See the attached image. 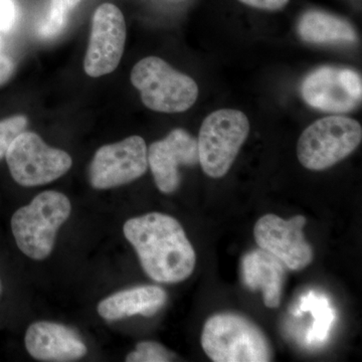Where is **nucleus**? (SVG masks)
Instances as JSON below:
<instances>
[{
	"mask_svg": "<svg viewBox=\"0 0 362 362\" xmlns=\"http://www.w3.org/2000/svg\"><path fill=\"white\" fill-rule=\"evenodd\" d=\"M301 310L310 311L314 318L313 325L307 334V340L310 344H322L327 339L328 333L335 318L334 311L329 306L327 299L310 293L304 298Z\"/></svg>",
	"mask_w": 362,
	"mask_h": 362,
	"instance_id": "f3484780",
	"label": "nucleus"
},
{
	"mask_svg": "<svg viewBox=\"0 0 362 362\" xmlns=\"http://www.w3.org/2000/svg\"><path fill=\"white\" fill-rule=\"evenodd\" d=\"M131 82L140 90L147 108L162 113H181L197 101L199 87L194 78L180 73L157 57L136 64Z\"/></svg>",
	"mask_w": 362,
	"mask_h": 362,
	"instance_id": "20e7f679",
	"label": "nucleus"
},
{
	"mask_svg": "<svg viewBox=\"0 0 362 362\" xmlns=\"http://www.w3.org/2000/svg\"><path fill=\"white\" fill-rule=\"evenodd\" d=\"M306 221L303 216L284 220L276 214H266L255 226V240L259 249L280 259L286 268L303 270L313 259V250L303 233Z\"/></svg>",
	"mask_w": 362,
	"mask_h": 362,
	"instance_id": "1a4fd4ad",
	"label": "nucleus"
},
{
	"mask_svg": "<svg viewBox=\"0 0 362 362\" xmlns=\"http://www.w3.org/2000/svg\"><path fill=\"white\" fill-rule=\"evenodd\" d=\"M202 346L214 362H268L273 358L265 333L237 313L209 317L202 329Z\"/></svg>",
	"mask_w": 362,
	"mask_h": 362,
	"instance_id": "f03ea898",
	"label": "nucleus"
},
{
	"mask_svg": "<svg viewBox=\"0 0 362 362\" xmlns=\"http://www.w3.org/2000/svg\"><path fill=\"white\" fill-rule=\"evenodd\" d=\"M26 124L25 116H14L0 121V159L6 157L11 143L25 131Z\"/></svg>",
	"mask_w": 362,
	"mask_h": 362,
	"instance_id": "aec40b11",
	"label": "nucleus"
},
{
	"mask_svg": "<svg viewBox=\"0 0 362 362\" xmlns=\"http://www.w3.org/2000/svg\"><path fill=\"white\" fill-rule=\"evenodd\" d=\"M125 40V20L120 9L112 4L98 7L85 57L86 73L97 78L115 70L122 58Z\"/></svg>",
	"mask_w": 362,
	"mask_h": 362,
	"instance_id": "9b49d317",
	"label": "nucleus"
},
{
	"mask_svg": "<svg viewBox=\"0 0 362 362\" xmlns=\"http://www.w3.org/2000/svg\"><path fill=\"white\" fill-rule=\"evenodd\" d=\"M361 139L362 128L357 121L344 116L325 117L300 136L298 159L305 168L324 170L350 156Z\"/></svg>",
	"mask_w": 362,
	"mask_h": 362,
	"instance_id": "39448f33",
	"label": "nucleus"
},
{
	"mask_svg": "<svg viewBox=\"0 0 362 362\" xmlns=\"http://www.w3.org/2000/svg\"><path fill=\"white\" fill-rule=\"evenodd\" d=\"M250 132L243 112L221 109L204 119L197 141L199 164L209 177L221 178L232 168Z\"/></svg>",
	"mask_w": 362,
	"mask_h": 362,
	"instance_id": "423d86ee",
	"label": "nucleus"
},
{
	"mask_svg": "<svg viewBox=\"0 0 362 362\" xmlns=\"http://www.w3.org/2000/svg\"><path fill=\"white\" fill-rule=\"evenodd\" d=\"M71 211L70 199L59 192H44L11 218V230L25 256L42 261L51 255L59 228Z\"/></svg>",
	"mask_w": 362,
	"mask_h": 362,
	"instance_id": "7ed1b4c3",
	"label": "nucleus"
},
{
	"mask_svg": "<svg viewBox=\"0 0 362 362\" xmlns=\"http://www.w3.org/2000/svg\"><path fill=\"white\" fill-rule=\"evenodd\" d=\"M285 268L284 264L270 252L254 250L243 259V280L252 291L261 290L268 308H278L284 288Z\"/></svg>",
	"mask_w": 362,
	"mask_h": 362,
	"instance_id": "4468645a",
	"label": "nucleus"
},
{
	"mask_svg": "<svg viewBox=\"0 0 362 362\" xmlns=\"http://www.w3.org/2000/svg\"><path fill=\"white\" fill-rule=\"evenodd\" d=\"M68 11L65 0H51L47 18L39 26L40 37L42 39L57 37L66 26Z\"/></svg>",
	"mask_w": 362,
	"mask_h": 362,
	"instance_id": "a211bd4d",
	"label": "nucleus"
},
{
	"mask_svg": "<svg viewBox=\"0 0 362 362\" xmlns=\"http://www.w3.org/2000/svg\"><path fill=\"white\" fill-rule=\"evenodd\" d=\"M14 69L16 66L13 59L4 51V45L0 40V85L4 84L11 78Z\"/></svg>",
	"mask_w": 362,
	"mask_h": 362,
	"instance_id": "4be33fe9",
	"label": "nucleus"
},
{
	"mask_svg": "<svg viewBox=\"0 0 362 362\" xmlns=\"http://www.w3.org/2000/svg\"><path fill=\"white\" fill-rule=\"evenodd\" d=\"M6 158L13 180L25 187H39L58 180L73 164L66 152L52 148L39 135L28 131L13 140Z\"/></svg>",
	"mask_w": 362,
	"mask_h": 362,
	"instance_id": "0eeeda50",
	"label": "nucleus"
},
{
	"mask_svg": "<svg viewBox=\"0 0 362 362\" xmlns=\"http://www.w3.org/2000/svg\"><path fill=\"white\" fill-rule=\"evenodd\" d=\"M302 96L309 106L330 113H346L361 104V77L350 69L322 66L305 78Z\"/></svg>",
	"mask_w": 362,
	"mask_h": 362,
	"instance_id": "9d476101",
	"label": "nucleus"
},
{
	"mask_svg": "<svg viewBox=\"0 0 362 362\" xmlns=\"http://www.w3.org/2000/svg\"><path fill=\"white\" fill-rule=\"evenodd\" d=\"M81 1H82V0H65V4L69 11H70V9L77 6Z\"/></svg>",
	"mask_w": 362,
	"mask_h": 362,
	"instance_id": "b1692460",
	"label": "nucleus"
},
{
	"mask_svg": "<svg viewBox=\"0 0 362 362\" xmlns=\"http://www.w3.org/2000/svg\"><path fill=\"white\" fill-rule=\"evenodd\" d=\"M168 301V294L158 286H139L117 292L98 305V313L107 321L135 315L152 317Z\"/></svg>",
	"mask_w": 362,
	"mask_h": 362,
	"instance_id": "2eb2a0df",
	"label": "nucleus"
},
{
	"mask_svg": "<svg viewBox=\"0 0 362 362\" xmlns=\"http://www.w3.org/2000/svg\"><path fill=\"white\" fill-rule=\"evenodd\" d=\"M148 165L156 187L163 194H173L180 185V166L199 163L197 141L183 129H175L147 150Z\"/></svg>",
	"mask_w": 362,
	"mask_h": 362,
	"instance_id": "f8f14e48",
	"label": "nucleus"
},
{
	"mask_svg": "<svg viewBox=\"0 0 362 362\" xmlns=\"http://www.w3.org/2000/svg\"><path fill=\"white\" fill-rule=\"evenodd\" d=\"M25 344L28 354L40 361H78L88 351L75 330L63 324L47 321H40L28 327Z\"/></svg>",
	"mask_w": 362,
	"mask_h": 362,
	"instance_id": "ddd939ff",
	"label": "nucleus"
},
{
	"mask_svg": "<svg viewBox=\"0 0 362 362\" xmlns=\"http://www.w3.org/2000/svg\"><path fill=\"white\" fill-rule=\"evenodd\" d=\"M243 4L265 11H278L283 8L289 0H240Z\"/></svg>",
	"mask_w": 362,
	"mask_h": 362,
	"instance_id": "5701e85b",
	"label": "nucleus"
},
{
	"mask_svg": "<svg viewBox=\"0 0 362 362\" xmlns=\"http://www.w3.org/2000/svg\"><path fill=\"white\" fill-rule=\"evenodd\" d=\"M298 33L311 44H342L357 40L356 30L349 21L321 11L304 13L298 23Z\"/></svg>",
	"mask_w": 362,
	"mask_h": 362,
	"instance_id": "dca6fc26",
	"label": "nucleus"
},
{
	"mask_svg": "<svg viewBox=\"0 0 362 362\" xmlns=\"http://www.w3.org/2000/svg\"><path fill=\"white\" fill-rule=\"evenodd\" d=\"M147 168L146 143L140 136H131L97 150L90 166V182L96 189L121 187L141 177Z\"/></svg>",
	"mask_w": 362,
	"mask_h": 362,
	"instance_id": "6e6552de",
	"label": "nucleus"
},
{
	"mask_svg": "<svg viewBox=\"0 0 362 362\" xmlns=\"http://www.w3.org/2000/svg\"><path fill=\"white\" fill-rule=\"evenodd\" d=\"M173 359L165 347L154 341H143L136 345L134 351L126 356L127 362H168Z\"/></svg>",
	"mask_w": 362,
	"mask_h": 362,
	"instance_id": "6ab92c4d",
	"label": "nucleus"
},
{
	"mask_svg": "<svg viewBox=\"0 0 362 362\" xmlns=\"http://www.w3.org/2000/svg\"><path fill=\"white\" fill-rule=\"evenodd\" d=\"M123 233L152 280L175 284L194 273V247L180 221L173 216L160 213L137 216L126 221Z\"/></svg>",
	"mask_w": 362,
	"mask_h": 362,
	"instance_id": "f257e3e1",
	"label": "nucleus"
},
{
	"mask_svg": "<svg viewBox=\"0 0 362 362\" xmlns=\"http://www.w3.org/2000/svg\"><path fill=\"white\" fill-rule=\"evenodd\" d=\"M18 14L14 0H0V32L8 33L16 25Z\"/></svg>",
	"mask_w": 362,
	"mask_h": 362,
	"instance_id": "412c9836",
	"label": "nucleus"
}]
</instances>
